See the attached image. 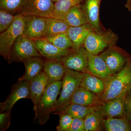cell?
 <instances>
[{"mask_svg":"<svg viewBox=\"0 0 131 131\" xmlns=\"http://www.w3.org/2000/svg\"><path fill=\"white\" fill-rule=\"evenodd\" d=\"M88 72L104 81H107L113 75L105 61L99 55H94L88 52Z\"/></svg>","mask_w":131,"mask_h":131,"instance_id":"15","label":"cell"},{"mask_svg":"<svg viewBox=\"0 0 131 131\" xmlns=\"http://www.w3.org/2000/svg\"><path fill=\"white\" fill-rule=\"evenodd\" d=\"M105 82V88L102 96V103L125 97L131 89V57L121 70Z\"/></svg>","mask_w":131,"mask_h":131,"instance_id":"1","label":"cell"},{"mask_svg":"<svg viewBox=\"0 0 131 131\" xmlns=\"http://www.w3.org/2000/svg\"><path fill=\"white\" fill-rule=\"evenodd\" d=\"M84 73L66 68V72L62 80L60 96L57 101L53 114L59 115L70 104L73 95L80 86Z\"/></svg>","mask_w":131,"mask_h":131,"instance_id":"2","label":"cell"},{"mask_svg":"<svg viewBox=\"0 0 131 131\" xmlns=\"http://www.w3.org/2000/svg\"><path fill=\"white\" fill-rule=\"evenodd\" d=\"M125 7L129 12H131V0H126Z\"/></svg>","mask_w":131,"mask_h":131,"instance_id":"35","label":"cell"},{"mask_svg":"<svg viewBox=\"0 0 131 131\" xmlns=\"http://www.w3.org/2000/svg\"><path fill=\"white\" fill-rule=\"evenodd\" d=\"M27 0H0V9L14 15L18 14Z\"/></svg>","mask_w":131,"mask_h":131,"instance_id":"29","label":"cell"},{"mask_svg":"<svg viewBox=\"0 0 131 131\" xmlns=\"http://www.w3.org/2000/svg\"><path fill=\"white\" fill-rule=\"evenodd\" d=\"M125 117L131 121V89L125 97Z\"/></svg>","mask_w":131,"mask_h":131,"instance_id":"34","label":"cell"},{"mask_svg":"<svg viewBox=\"0 0 131 131\" xmlns=\"http://www.w3.org/2000/svg\"><path fill=\"white\" fill-rule=\"evenodd\" d=\"M83 0H58L54 3L53 17L63 19L67 12L71 7L81 4Z\"/></svg>","mask_w":131,"mask_h":131,"instance_id":"26","label":"cell"},{"mask_svg":"<svg viewBox=\"0 0 131 131\" xmlns=\"http://www.w3.org/2000/svg\"><path fill=\"white\" fill-rule=\"evenodd\" d=\"M42 56L32 39L25 35H20L12 46L8 63L23 62L26 59Z\"/></svg>","mask_w":131,"mask_h":131,"instance_id":"6","label":"cell"},{"mask_svg":"<svg viewBox=\"0 0 131 131\" xmlns=\"http://www.w3.org/2000/svg\"><path fill=\"white\" fill-rule=\"evenodd\" d=\"M60 118L59 124L57 127V131H68L72 124L73 118L69 115L62 113L59 115Z\"/></svg>","mask_w":131,"mask_h":131,"instance_id":"31","label":"cell"},{"mask_svg":"<svg viewBox=\"0 0 131 131\" xmlns=\"http://www.w3.org/2000/svg\"><path fill=\"white\" fill-rule=\"evenodd\" d=\"M30 99L29 82L18 80L12 87L11 93L4 102L1 103V112H11L14 104L20 99Z\"/></svg>","mask_w":131,"mask_h":131,"instance_id":"9","label":"cell"},{"mask_svg":"<svg viewBox=\"0 0 131 131\" xmlns=\"http://www.w3.org/2000/svg\"><path fill=\"white\" fill-rule=\"evenodd\" d=\"M45 38L59 49L62 50L72 49V42L67 33L59 34Z\"/></svg>","mask_w":131,"mask_h":131,"instance_id":"28","label":"cell"},{"mask_svg":"<svg viewBox=\"0 0 131 131\" xmlns=\"http://www.w3.org/2000/svg\"><path fill=\"white\" fill-rule=\"evenodd\" d=\"M104 117L98 109L87 115L84 119L86 131L100 130Z\"/></svg>","mask_w":131,"mask_h":131,"instance_id":"27","label":"cell"},{"mask_svg":"<svg viewBox=\"0 0 131 131\" xmlns=\"http://www.w3.org/2000/svg\"><path fill=\"white\" fill-rule=\"evenodd\" d=\"M93 30L88 24L69 27L67 33L72 42L73 50H78L84 47L87 36Z\"/></svg>","mask_w":131,"mask_h":131,"instance_id":"20","label":"cell"},{"mask_svg":"<svg viewBox=\"0 0 131 131\" xmlns=\"http://www.w3.org/2000/svg\"><path fill=\"white\" fill-rule=\"evenodd\" d=\"M125 97L115 98L101 103L98 110L104 117L120 118L125 117Z\"/></svg>","mask_w":131,"mask_h":131,"instance_id":"16","label":"cell"},{"mask_svg":"<svg viewBox=\"0 0 131 131\" xmlns=\"http://www.w3.org/2000/svg\"><path fill=\"white\" fill-rule=\"evenodd\" d=\"M33 40L40 55L47 59L61 60L73 50L59 49L45 38Z\"/></svg>","mask_w":131,"mask_h":131,"instance_id":"12","label":"cell"},{"mask_svg":"<svg viewBox=\"0 0 131 131\" xmlns=\"http://www.w3.org/2000/svg\"><path fill=\"white\" fill-rule=\"evenodd\" d=\"M70 27H77L88 24L86 16L81 4L71 7L66 14L63 19Z\"/></svg>","mask_w":131,"mask_h":131,"instance_id":"22","label":"cell"},{"mask_svg":"<svg viewBox=\"0 0 131 131\" xmlns=\"http://www.w3.org/2000/svg\"><path fill=\"white\" fill-rule=\"evenodd\" d=\"M99 56L105 61L112 75L121 70L131 57L126 51L115 45L109 46Z\"/></svg>","mask_w":131,"mask_h":131,"instance_id":"7","label":"cell"},{"mask_svg":"<svg viewBox=\"0 0 131 131\" xmlns=\"http://www.w3.org/2000/svg\"><path fill=\"white\" fill-rule=\"evenodd\" d=\"M103 125L107 131H131V121L125 117L106 118L103 119Z\"/></svg>","mask_w":131,"mask_h":131,"instance_id":"24","label":"cell"},{"mask_svg":"<svg viewBox=\"0 0 131 131\" xmlns=\"http://www.w3.org/2000/svg\"><path fill=\"white\" fill-rule=\"evenodd\" d=\"M54 3L52 0H27L18 14L24 16L34 15L44 17H53Z\"/></svg>","mask_w":131,"mask_h":131,"instance_id":"8","label":"cell"},{"mask_svg":"<svg viewBox=\"0 0 131 131\" xmlns=\"http://www.w3.org/2000/svg\"><path fill=\"white\" fill-rule=\"evenodd\" d=\"M46 18L34 15L24 16L23 35L32 40L44 38Z\"/></svg>","mask_w":131,"mask_h":131,"instance_id":"10","label":"cell"},{"mask_svg":"<svg viewBox=\"0 0 131 131\" xmlns=\"http://www.w3.org/2000/svg\"><path fill=\"white\" fill-rule=\"evenodd\" d=\"M52 1L53 2H56L57 1H58V0H52Z\"/></svg>","mask_w":131,"mask_h":131,"instance_id":"36","label":"cell"},{"mask_svg":"<svg viewBox=\"0 0 131 131\" xmlns=\"http://www.w3.org/2000/svg\"><path fill=\"white\" fill-rule=\"evenodd\" d=\"M70 27L63 20L54 17L47 18L45 38L62 33H67Z\"/></svg>","mask_w":131,"mask_h":131,"instance_id":"23","label":"cell"},{"mask_svg":"<svg viewBox=\"0 0 131 131\" xmlns=\"http://www.w3.org/2000/svg\"><path fill=\"white\" fill-rule=\"evenodd\" d=\"M70 103L84 106H97L102 103L100 96L80 86L71 99Z\"/></svg>","mask_w":131,"mask_h":131,"instance_id":"19","label":"cell"},{"mask_svg":"<svg viewBox=\"0 0 131 131\" xmlns=\"http://www.w3.org/2000/svg\"><path fill=\"white\" fill-rule=\"evenodd\" d=\"M48 83V78L43 72L40 73L29 82L30 99L34 104V110L37 112L41 98Z\"/></svg>","mask_w":131,"mask_h":131,"instance_id":"14","label":"cell"},{"mask_svg":"<svg viewBox=\"0 0 131 131\" xmlns=\"http://www.w3.org/2000/svg\"><path fill=\"white\" fill-rule=\"evenodd\" d=\"M66 68L82 73L88 72V52L84 47L72 50L61 59Z\"/></svg>","mask_w":131,"mask_h":131,"instance_id":"11","label":"cell"},{"mask_svg":"<svg viewBox=\"0 0 131 131\" xmlns=\"http://www.w3.org/2000/svg\"><path fill=\"white\" fill-rule=\"evenodd\" d=\"M99 105L84 106L70 103L62 113L69 115L73 118L84 119L88 115L97 110Z\"/></svg>","mask_w":131,"mask_h":131,"instance_id":"25","label":"cell"},{"mask_svg":"<svg viewBox=\"0 0 131 131\" xmlns=\"http://www.w3.org/2000/svg\"><path fill=\"white\" fill-rule=\"evenodd\" d=\"M41 57H31L23 61L25 68V72L24 74L19 78V80L30 82L38 75L43 72L45 61Z\"/></svg>","mask_w":131,"mask_h":131,"instance_id":"18","label":"cell"},{"mask_svg":"<svg viewBox=\"0 0 131 131\" xmlns=\"http://www.w3.org/2000/svg\"><path fill=\"white\" fill-rule=\"evenodd\" d=\"M15 15L0 9V32H3L9 28L14 21Z\"/></svg>","mask_w":131,"mask_h":131,"instance_id":"30","label":"cell"},{"mask_svg":"<svg viewBox=\"0 0 131 131\" xmlns=\"http://www.w3.org/2000/svg\"><path fill=\"white\" fill-rule=\"evenodd\" d=\"M66 68L61 60L46 59L43 72L48 78L47 86L63 79Z\"/></svg>","mask_w":131,"mask_h":131,"instance_id":"17","label":"cell"},{"mask_svg":"<svg viewBox=\"0 0 131 131\" xmlns=\"http://www.w3.org/2000/svg\"><path fill=\"white\" fill-rule=\"evenodd\" d=\"M101 1V0H83V4H81L86 16L88 24L93 30L96 32L103 31L99 17Z\"/></svg>","mask_w":131,"mask_h":131,"instance_id":"13","label":"cell"},{"mask_svg":"<svg viewBox=\"0 0 131 131\" xmlns=\"http://www.w3.org/2000/svg\"><path fill=\"white\" fill-rule=\"evenodd\" d=\"M68 131H86L84 119L73 118L72 124Z\"/></svg>","mask_w":131,"mask_h":131,"instance_id":"33","label":"cell"},{"mask_svg":"<svg viewBox=\"0 0 131 131\" xmlns=\"http://www.w3.org/2000/svg\"><path fill=\"white\" fill-rule=\"evenodd\" d=\"M24 27V16L17 14L9 28L0 34V55L7 61L13 45L20 35H23Z\"/></svg>","mask_w":131,"mask_h":131,"instance_id":"4","label":"cell"},{"mask_svg":"<svg viewBox=\"0 0 131 131\" xmlns=\"http://www.w3.org/2000/svg\"><path fill=\"white\" fill-rule=\"evenodd\" d=\"M62 81L55 82L47 86L43 94L37 112L35 113L34 121L37 124L44 125L49 121L53 112L61 92Z\"/></svg>","mask_w":131,"mask_h":131,"instance_id":"3","label":"cell"},{"mask_svg":"<svg viewBox=\"0 0 131 131\" xmlns=\"http://www.w3.org/2000/svg\"><path fill=\"white\" fill-rule=\"evenodd\" d=\"M118 39L117 35L111 30L101 32L93 30L87 36L84 47L89 53L98 55L106 48L115 45Z\"/></svg>","mask_w":131,"mask_h":131,"instance_id":"5","label":"cell"},{"mask_svg":"<svg viewBox=\"0 0 131 131\" xmlns=\"http://www.w3.org/2000/svg\"><path fill=\"white\" fill-rule=\"evenodd\" d=\"M80 86L98 95L101 98L105 88L103 80L89 72L84 73Z\"/></svg>","mask_w":131,"mask_h":131,"instance_id":"21","label":"cell"},{"mask_svg":"<svg viewBox=\"0 0 131 131\" xmlns=\"http://www.w3.org/2000/svg\"></svg>","mask_w":131,"mask_h":131,"instance_id":"37","label":"cell"},{"mask_svg":"<svg viewBox=\"0 0 131 131\" xmlns=\"http://www.w3.org/2000/svg\"><path fill=\"white\" fill-rule=\"evenodd\" d=\"M11 112L1 113L0 114V130L5 131L11 124Z\"/></svg>","mask_w":131,"mask_h":131,"instance_id":"32","label":"cell"}]
</instances>
